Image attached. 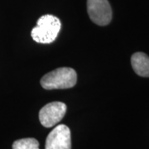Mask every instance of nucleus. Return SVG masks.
I'll return each mask as SVG.
<instances>
[{"label":"nucleus","instance_id":"obj_2","mask_svg":"<svg viewBox=\"0 0 149 149\" xmlns=\"http://www.w3.org/2000/svg\"><path fill=\"white\" fill-rule=\"evenodd\" d=\"M77 81L75 70L70 67H60L46 74L41 79V85L45 90L70 89Z\"/></svg>","mask_w":149,"mask_h":149},{"label":"nucleus","instance_id":"obj_1","mask_svg":"<svg viewBox=\"0 0 149 149\" xmlns=\"http://www.w3.org/2000/svg\"><path fill=\"white\" fill-rule=\"evenodd\" d=\"M61 21L58 17L47 14L42 16L37 22V26L31 32L32 39L38 43L49 44L53 42L61 30Z\"/></svg>","mask_w":149,"mask_h":149},{"label":"nucleus","instance_id":"obj_7","mask_svg":"<svg viewBox=\"0 0 149 149\" xmlns=\"http://www.w3.org/2000/svg\"><path fill=\"white\" fill-rule=\"evenodd\" d=\"M13 149H39V143L32 138L18 139L13 143Z\"/></svg>","mask_w":149,"mask_h":149},{"label":"nucleus","instance_id":"obj_6","mask_svg":"<svg viewBox=\"0 0 149 149\" xmlns=\"http://www.w3.org/2000/svg\"><path fill=\"white\" fill-rule=\"evenodd\" d=\"M131 65L135 73L142 77H149V56L143 52H136L131 57Z\"/></svg>","mask_w":149,"mask_h":149},{"label":"nucleus","instance_id":"obj_4","mask_svg":"<svg viewBox=\"0 0 149 149\" xmlns=\"http://www.w3.org/2000/svg\"><path fill=\"white\" fill-rule=\"evenodd\" d=\"M66 105L62 102H52L43 106L39 112V120L45 128L57 124L66 113Z\"/></svg>","mask_w":149,"mask_h":149},{"label":"nucleus","instance_id":"obj_3","mask_svg":"<svg viewBox=\"0 0 149 149\" xmlns=\"http://www.w3.org/2000/svg\"><path fill=\"white\" fill-rule=\"evenodd\" d=\"M91 20L99 26H106L112 20V8L108 0H87Z\"/></svg>","mask_w":149,"mask_h":149},{"label":"nucleus","instance_id":"obj_5","mask_svg":"<svg viewBox=\"0 0 149 149\" xmlns=\"http://www.w3.org/2000/svg\"><path fill=\"white\" fill-rule=\"evenodd\" d=\"M45 149H71V135L70 128L59 124L48 134Z\"/></svg>","mask_w":149,"mask_h":149}]
</instances>
